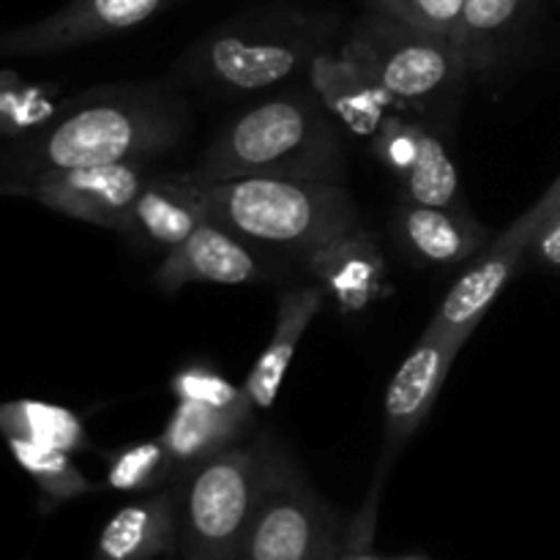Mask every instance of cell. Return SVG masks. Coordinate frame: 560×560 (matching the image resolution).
I'll return each mask as SVG.
<instances>
[{"instance_id":"3","label":"cell","mask_w":560,"mask_h":560,"mask_svg":"<svg viewBox=\"0 0 560 560\" xmlns=\"http://www.w3.org/2000/svg\"><path fill=\"white\" fill-rule=\"evenodd\" d=\"M206 213L246 244L295 252L306 260L345 230L359 211L342 184L293 178L200 180Z\"/></svg>"},{"instance_id":"26","label":"cell","mask_w":560,"mask_h":560,"mask_svg":"<svg viewBox=\"0 0 560 560\" xmlns=\"http://www.w3.org/2000/svg\"><path fill=\"white\" fill-rule=\"evenodd\" d=\"M465 0H366V9L402 20L408 25L452 36Z\"/></svg>"},{"instance_id":"2","label":"cell","mask_w":560,"mask_h":560,"mask_svg":"<svg viewBox=\"0 0 560 560\" xmlns=\"http://www.w3.org/2000/svg\"><path fill=\"white\" fill-rule=\"evenodd\" d=\"M334 120L315 91L266 98L213 137L195 175L200 180L293 178L342 184L345 148Z\"/></svg>"},{"instance_id":"7","label":"cell","mask_w":560,"mask_h":560,"mask_svg":"<svg viewBox=\"0 0 560 560\" xmlns=\"http://www.w3.org/2000/svg\"><path fill=\"white\" fill-rule=\"evenodd\" d=\"M337 514L282 446L246 539L244 560H334Z\"/></svg>"},{"instance_id":"25","label":"cell","mask_w":560,"mask_h":560,"mask_svg":"<svg viewBox=\"0 0 560 560\" xmlns=\"http://www.w3.org/2000/svg\"><path fill=\"white\" fill-rule=\"evenodd\" d=\"M170 392L178 402H200L213 405V408H233V405L249 402L244 386H233L228 377L219 375L217 370L191 364L175 372Z\"/></svg>"},{"instance_id":"13","label":"cell","mask_w":560,"mask_h":560,"mask_svg":"<svg viewBox=\"0 0 560 560\" xmlns=\"http://www.w3.org/2000/svg\"><path fill=\"white\" fill-rule=\"evenodd\" d=\"M306 268L342 315H355L375 304L386 284V257L377 241L361 228L345 230L312 252Z\"/></svg>"},{"instance_id":"20","label":"cell","mask_w":560,"mask_h":560,"mask_svg":"<svg viewBox=\"0 0 560 560\" xmlns=\"http://www.w3.org/2000/svg\"><path fill=\"white\" fill-rule=\"evenodd\" d=\"M520 257H523L520 249H495V246H487L485 255L470 266V271H465L452 284V290L446 293L443 304L438 306L430 326L441 334L470 339V334L485 320L487 310L495 304L501 290L514 277V271L520 266Z\"/></svg>"},{"instance_id":"17","label":"cell","mask_w":560,"mask_h":560,"mask_svg":"<svg viewBox=\"0 0 560 560\" xmlns=\"http://www.w3.org/2000/svg\"><path fill=\"white\" fill-rule=\"evenodd\" d=\"M178 550V487L153 492L113 514L93 560H156Z\"/></svg>"},{"instance_id":"22","label":"cell","mask_w":560,"mask_h":560,"mask_svg":"<svg viewBox=\"0 0 560 560\" xmlns=\"http://www.w3.org/2000/svg\"><path fill=\"white\" fill-rule=\"evenodd\" d=\"M0 435L44 443L77 454L88 448V430L74 410L38 399L0 402Z\"/></svg>"},{"instance_id":"16","label":"cell","mask_w":560,"mask_h":560,"mask_svg":"<svg viewBox=\"0 0 560 560\" xmlns=\"http://www.w3.org/2000/svg\"><path fill=\"white\" fill-rule=\"evenodd\" d=\"M255 405L241 402L233 408H213L200 402H178L162 430V443L173 465V481L211 459L213 454L235 446L252 427Z\"/></svg>"},{"instance_id":"15","label":"cell","mask_w":560,"mask_h":560,"mask_svg":"<svg viewBox=\"0 0 560 560\" xmlns=\"http://www.w3.org/2000/svg\"><path fill=\"white\" fill-rule=\"evenodd\" d=\"M208 222L202 186L195 170L151 175L131 208L129 233L151 246L173 249Z\"/></svg>"},{"instance_id":"6","label":"cell","mask_w":560,"mask_h":560,"mask_svg":"<svg viewBox=\"0 0 560 560\" xmlns=\"http://www.w3.org/2000/svg\"><path fill=\"white\" fill-rule=\"evenodd\" d=\"M342 49L375 74L399 109L424 107L468 77L452 36L408 25L381 11H366Z\"/></svg>"},{"instance_id":"12","label":"cell","mask_w":560,"mask_h":560,"mask_svg":"<svg viewBox=\"0 0 560 560\" xmlns=\"http://www.w3.org/2000/svg\"><path fill=\"white\" fill-rule=\"evenodd\" d=\"M257 279H262V268L246 241L219 228L211 219L202 222L189 238L167 249L153 273V282L164 293H175L186 284H249Z\"/></svg>"},{"instance_id":"8","label":"cell","mask_w":560,"mask_h":560,"mask_svg":"<svg viewBox=\"0 0 560 560\" xmlns=\"http://www.w3.org/2000/svg\"><path fill=\"white\" fill-rule=\"evenodd\" d=\"M178 0H69L63 9L0 33V55H52L104 42L153 20Z\"/></svg>"},{"instance_id":"14","label":"cell","mask_w":560,"mask_h":560,"mask_svg":"<svg viewBox=\"0 0 560 560\" xmlns=\"http://www.w3.org/2000/svg\"><path fill=\"white\" fill-rule=\"evenodd\" d=\"M310 85L323 107L348 131L375 137L394 109L392 96L383 91L370 69L350 52H317L310 63Z\"/></svg>"},{"instance_id":"5","label":"cell","mask_w":560,"mask_h":560,"mask_svg":"<svg viewBox=\"0 0 560 560\" xmlns=\"http://www.w3.org/2000/svg\"><path fill=\"white\" fill-rule=\"evenodd\" d=\"M328 33L331 20L323 14L271 11L213 31L191 49L186 66L224 91H266L310 66L326 47Z\"/></svg>"},{"instance_id":"9","label":"cell","mask_w":560,"mask_h":560,"mask_svg":"<svg viewBox=\"0 0 560 560\" xmlns=\"http://www.w3.org/2000/svg\"><path fill=\"white\" fill-rule=\"evenodd\" d=\"M148 178L151 173L142 162L98 164V167L47 175V178L36 180L25 195L47 206L49 211L98 224V228L118 230L126 235L131 208Z\"/></svg>"},{"instance_id":"1","label":"cell","mask_w":560,"mask_h":560,"mask_svg":"<svg viewBox=\"0 0 560 560\" xmlns=\"http://www.w3.org/2000/svg\"><path fill=\"white\" fill-rule=\"evenodd\" d=\"M184 131L178 98L156 88H107L60 107L38 129L0 148V195H25L36 180L69 170L145 162Z\"/></svg>"},{"instance_id":"30","label":"cell","mask_w":560,"mask_h":560,"mask_svg":"<svg viewBox=\"0 0 560 560\" xmlns=\"http://www.w3.org/2000/svg\"><path fill=\"white\" fill-rule=\"evenodd\" d=\"M394 560H424V558H419V556H408V558H394Z\"/></svg>"},{"instance_id":"4","label":"cell","mask_w":560,"mask_h":560,"mask_svg":"<svg viewBox=\"0 0 560 560\" xmlns=\"http://www.w3.org/2000/svg\"><path fill=\"white\" fill-rule=\"evenodd\" d=\"M277 448L268 435L235 443L175 481L180 560H244Z\"/></svg>"},{"instance_id":"29","label":"cell","mask_w":560,"mask_h":560,"mask_svg":"<svg viewBox=\"0 0 560 560\" xmlns=\"http://www.w3.org/2000/svg\"><path fill=\"white\" fill-rule=\"evenodd\" d=\"M334 560H381V558H375L372 552H366V550H339Z\"/></svg>"},{"instance_id":"28","label":"cell","mask_w":560,"mask_h":560,"mask_svg":"<svg viewBox=\"0 0 560 560\" xmlns=\"http://www.w3.org/2000/svg\"><path fill=\"white\" fill-rule=\"evenodd\" d=\"M534 257L547 266H560V211L556 217L547 219L539 230H536L534 241L528 244Z\"/></svg>"},{"instance_id":"11","label":"cell","mask_w":560,"mask_h":560,"mask_svg":"<svg viewBox=\"0 0 560 560\" xmlns=\"http://www.w3.org/2000/svg\"><path fill=\"white\" fill-rule=\"evenodd\" d=\"M465 342L468 339L441 334L427 326L424 337L419 339L413 353L402 361L397 375L388 383L386 402H383V413H386L383 432H386L388 457L397 454L419 432L421 421L435 408L448 370H452L454 359Z\"/></svg>"},{"instance_id":"23","label":"cell","mask_w":560,"mask_h":560,"mask_svg":"<svg viewBox=\"0 0 560 560\" xmlns=\"http://www.w3.org/2000/svg\"><path fill=\"white\" fill-rule=\"evenodd\" d=\"M5 443H9V452L16 459V465L36 481V487L49 503H63L93 492L91 481L82 476L71 454L63 448L22 441V438H5Z\"/></svg>"},{"instance_id":"27","label":"cell","mask_w":560,"mask_h":560,"mask_svg":"<svg viewBox=\"0 0 560 560\" xmlns=\"http://www.w3.org/2000/svg\"><path fill=\"white\" fill-rule=\"evenodd\" d=\"M560 211V175L550 184V189L528 208L520 219H514L490 246L495 249H520V252H528V244L534 241L536 230L547 222L550 217H556Z\"/></svg>"},{"instance_id":"19","label":"cell","mask_w":560,"mask_h":560,"mask_svg":"<svg viewBox=\"0 0 560 560\" xmlns=\"http://www.w3.org/2000/svg\"><path fill=\"white\" fill-rule=\"evenodd\" d=\"M323 299H326L323 288L290 290L279 299L277 326H273L271 339H268L266 350L257 355L255 366H252L244 381V392L249 402L255 405V410L273 408L279 392H282L284 375H288L295 348H299L310 323L317 317V312L323 310Z\"/></svg>"},{"instance_id":"21","label":"cell","mask_w":560,"mask_h":560,"mask_svg":"<svg viewBox=\"0 0 560 560\" xmlns=\"http://www.w3.org/2000/svg\"><path fill=\"white\" fill-rule=\"evenodd\" d=\"M530 0H465L452 38L468 74L487 71L501 60V47L517 27Z\"/></svg>"},{"instance_id":"24","label":"cell","mask_w":560,"mask_h":560,"mask_svg":"<svg viewBox=\"0 0 560 560\" xmlns=\"http://www.w3.org/2000/svg\"><path fill=\"white\" fill-rule=\"evenodd\" d=\"M164 481H173V465L162 438L120 448L107 468V485L118 492H145Z\"/></svg>"},{"instance_id":"18","label":"cell","mask_w":560,"mask_h":560,"mask_svg":"<svg viewBox=\"0 0 560 560\" xmlns=\"http://www.w3.org/2000/svg\"><path fill=\"white\" fill-rule=\"evenodd\" d=\"M397 233L408 255L424 266H459L490 246V233L463 211L405 202Z\"/></svg>"},{"instance_id":"10","label":"cell","mask_w":560,"mask_h":560,"mask_svg":"<svg viewBox=\"0 0 560 560\" xmlns=\"http://www.w3.org/2000/svg\"><path fill=\"white\" fill-rule=\"evenodd\" d=\"M377 159L397 175L405 200L419 206L454 208L459 200L457 164L427 126L388 115L372 137Z\"/></svg>"}]
</instances>
